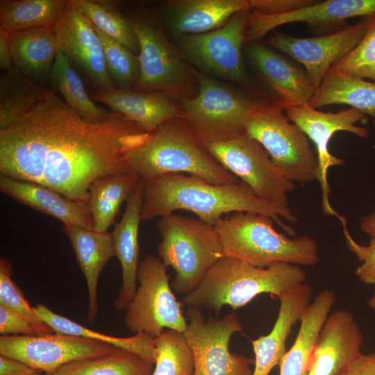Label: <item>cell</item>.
<instances>
[{"instance_id":"cell-30","label":"cell","mask_w":375,"mask_h":375,"mask_svg":"<svg viewBox=\"0 0 375 375\" xmlns=\"http://www.w3.org/2000/svg\"><path fill=\"white\" fill-rule=\"evenodd\" d=\"M309 105L345 104L375 118V82L328 70Z\"/></svg>"},{"instance_id":"cell-45","label":"cell","mask_w":375,"mask_h":375,"mask_svg":"<svg viewBox=\"0 0 375 375\" xmlns=\"http://www.w3.org/2000/svg\"><path fill=\"white\" fill-rule=\"evenodd\" d=\"M40 372L22 361L0 355V375H31Z\"/></svg>"},{"instance_id":"cell-25","label":"cell","mask_w":375,"mask_h":375,"mask_svg":"<svg viewBox=\"0 0 375 375\" xmlns=\"http://www.w3.org/2000/svg\"><path fill=\"white\" fill-rule=\"evenodd\" d=\"M251 10L249 0H176L165 6L162 15L168 29L179 36L212 31Z\"/></svg>"},{"instance_id":"cell-27","label":"cell","mask_w":375,"mask_h":375,"mask_svg":"<svg viewBox=\"0 0 375 375\" xmlns=\"http://www.w3.org/2000/svg\"><path fill=\"white\" fill-rule=\"evenodd\" d=\"M8 38L14 66L33 81L48 85L58 50L53 28L10 33Z\"/></svg>"},{"instance_id":"cell-11","label":"cell","mask_w":375,"mask_h":375,"mask_svg":"<svg viewBox=\"0 0 375 375\" xmlns=\"http://www.w3.org/2000/svg\"><path fill=\"white\" fill-rule=\"evenodd\" d=\"M186 314L183 334L193 356L192 375H252V360L229 351L232 335L243 330L235 313L206 319L202 310L188 307Z\"/></svg>"},{"instance_id":"cell-3","label":"cell","mask_w":375,"mask_h":375,"mask_svg":"<svg viewBox=\"0 0 375 375\" xmlns=\"http://www.w3.org/2000/svg\"><path fill=\"white\" fill-rule=\"evenodd\" d=\"M306 279V273L300 265L279 262L260 267L223 256L197 287L183 297L182 303L188 307L209 310L219 317L224 306L235 310L261 294L278 297L305 283Z\"/></svg>"},{"instance_id":"cell-37","label":"cell","mask_w":375,"mask_h":375,"mask_svg":"<svg viewBox=\"0 0 375 375\" xmlns=\"http://www.w3.org/2000/svg\"><path fill=\"white\" fill-rule=\"evenodd\" d=\"M155 363L151 375H192L194 359L184 334L166 329L155 338Z\"/></svg>"},{"instance_id":"cell-6","label":"cell","mask_w":375,"mask_h":375,"mask_svg":"<svg viewBox=\"0 0 375 375\" xmlns=\"http://www.w3.org/2000/svg\"><path fill=\"white\" fill-rule=\"evenodd\" d=\"M157 227L162 237L157 245L158 256L176 273L172 289L188 295L223 257L218 234L213 225L198 217L174 213L160 217Z\"/></svg>"},{"instance_id":"cell-4","label":"cell","mask_w":375,"mask_h":375,"mask_svg":"<svg viewBox=\"0 0 375 375\" xmlns=\"http://www.w3.org/2000/svg\"><path fill=\"white\" fill-rule=\"evenodd\" d=\"M124 159L131 171L144 181L188 173L212 184L239 182L179 119L145 133L126 150Z\"/></svg>"},{"instance_id":"cell-5","label":"cell","mask_w":375,"mask_h":375,"mask_svg":"<svg viewBox=\"0 0 375 375\" xmlns=\"http://www.w3.org/2000/svg\"><path fill=\"white\" fill-rule=\"evenodd\" d=\"M270 217L235 212L220 218L214 227L223 256L235 258L256 267L274 262L312 266L319 261L316 241L307 235L288 237L274 228Z\"/></svg>"},{"instance_id":"cell-8","label":"cell","mask_w":375,"mask_h":375,"mask_svg":"<svg viewBox=\"0 0 375 375\" xmlns=\"http://www.w3.org/2000/svg\"><path fill=\"white\" fill-rule=\"evenodd\" d=\"M204 147L226 169L247 184L259 199L281 209L286 220L292 223L297 221L288 199V194L296 188L295 183L275 166L256 140L244 132Z\"/></svg>"},{"instance_id":"cell-46","label":"cell","mask_w":375,"mask_h":375,"mask_svg":"<svg viewBox=\"0 0 375 375\" xmlns=\"http://www.w3.org/2000/svg\"><path fill=\"white\" fill-rule=\"evenodd\" d=\"M13 67L8 33L0 28V69L3 72L9 70Z\"/></svg>"},{"instance_id":"cell-44","label":"cell","mask_w":375,"mask_h":375,"mask_svg":"<svg viewBox=\"0 0 375 375\" xmlns=\"http://www.w3.org/2000/svg\"><path fill=\"white\" fill-rule=\"evenodd\" d=\"M340 375H375V352L362 353Z\"/></svg>"},{"instance_id":"cell-20","label":"cell","mask_w":375,"mask_h":375,"mask_svg":"<svg viewBox=\"0 0 375 375\" xmlns=\"http://www.w3.org/2000/svg\"><path fill=\"white\" fill-rule=\"evenodd\" d=\"M375 15V0H327L290 12L266 15L250 12L246 39L257 42L275 28L292 22L335 24L355 17Z\"/></svg>"},{"instance_id":"cell-40","label":"cell","mask_w":375,"mask_h":375,"mask_svg":"<svg viewBox=\"0 0 375 375\" xmlns=\"http://www.w3.org/2000/svg\"><path fill=\"white\" fill-rule=\"evenodd\" d=\"M330 69L375 82V17L358 45Z\"/></svg>"},{"instance_id":"cell-9","label":"cell","mask_w":375,"mask_h":375,"mask_svg":"<svg viewBox=\"0 0 375 375\" xmlns=\"http://www.w3.org/2000/svg\"><path fill=\"white\" fill-rule=\"evenodd\" d=\"M245 133L267 151L272 162L293 182L317 180V153L307 135L274 104H263L247 119Z\"/></svg>"},{"instance_id":"cell-49","label":"cell","mask_w":375,"mask_h":375,"mask_svg":"<svg viewBox=\"0 0 375 375\" xmlns=\"http://www.w3.org/2000/svg\"><path fill=\"white\" fill-rule=\"evenodd\" d=\"M31 375H52V374H42L41 372H37V373H34L33 374H31Z\"/></svg>"},{"instance_id":"cell-34","label":"cell","mask_w":375,"mask_h":375,"mask_svg":"<svg viewBox=\"0 0 375 375\" xmlns=\"http://www.w3.org/2000/svg\"><path fill=\"white\" fill-rule=\"evenodd\" d=\"M33 310L39 319L49 325L54 332L109 344L137 353L155 363V338L149 335L137 333L128 338L112 336L88 328L58 315L44 304H37Z\"/></svg>"},{"instance_id":"cell-7","label":"cell","mask_w":375,"mask_h":375,"mask_svg":"<svg viewBox=\"0 0 375 375\" xmlns=\"http://www.w3.org/2000/svg\"><path fill=\"white\" fill-rule=\"evenodd\" d=\"M198 92L182 99L179 120L202 144L244 133L251 114L265 104L195 72Z\"/></svg>"},{"instance_id":"cell-17","label":"cell","mask_w":375,"mask_h":375,"mask_svg":"<svg viewBox=\"0 0 375 375\" xmlns=\"http://www.w3.org/2000/svg\"><path fill=\"white\" fill-rule=\"evenodd\" d=\"M52 28L58 49L96 92L115 88L106 68L101 39L92 23L76 8L72 0Z\"/></svg>"},{"instance_id":"cell-47","label":"cell","mask_w":375,"mask_h":375,"mask_svg":"<svg viewBox=\"0 0 375 375\" xmlns=\"http://www.w3.org/2000/svg\"><path fill=\"white\" fill-rule=\"evenodd\" d=\"M360 228L371 238L375 236V212L361 218Z\"/></svg>"},{"instance_id":"cell-12","label":"cell","mask_w":375,"mask_h":375,"mask_svg":"<svg viewBox=\"0 0 375 375\" xmlns=\"http://www.w3.org/2000/svg\"><path fill=\"white\" fill-rule=\"evenodd\" d=\"M130 20L140 47V75L133 90L160 92L171 99H186L192 86V72L177 49L152 20L145 17Z\"/></svg>"},{"instance_id":"cell-1","label":"cell","mask_w":375,"mask_h":375,"mask_svg":"<svg viewBox=\"0 0 375 375\" xmlns=\"http://www.w3.org/2000/svg\"><path fill=\"white\" fill-rule=\"evenodd\" d=\"M146 133L116 112L103 124L87 122L49 88L31 110L0 130V172L87 203L94 180L131 172L125 151Z\"/></svg>"},{"instance_id":"cell-22","label":"cell","mask_w":375,"mask_h":375,"mask_svg":"<svg viewBox=\"0 0 375 375\" xmlns=\"http://www.w3.org/2000/svg\"><path fill=\"white\" fill-rule=\"evenodd\" d=\"M312 290L306 283L278 297L280 307L272 331L252 340L255 367L252 375H269L286 353L285 343L292 326L310 303Z\"/></svg>"},{"instance_id":"cell-43","label":"cell","mask_w":375,"mask_h":375,"mask_svg":"<svg viewBox=\"0 0 375 375\" xmlns=\"http://www.w3.org/2000/svg\"><path fill=\"white\" fill-rule=\"evenodd\" d=\"M0 333L3 335H38L28 319L2 306H0Z\"/></svg>"},{"instance_id":"cell-23","label":"cell","mask_w":375,"mask_h":375,"mask_svg":"<svg viewBox=\"0 0 375 375\" xmlns=\"http://www.w3.org/2000/svg\"><path fill=\"white\" fill-rule=\"evenodd\" d=\"M94 98L149 133L181 117L180 107L160 92L113 88L96 92Z\"/></svg>"},{"instance_id":"cell-36","label":"cell","mask_w":375,"mask_h":375,"mask_svg":"<svg viewBox=\"0 0 375 375\" xmlns=\"http://www.w3.org/2000/svg\"><path fill=\"white\" fill-rule=\"evenodd\" d=\"M76 8L100 31L134 53H139L138 36L130 19L108 1L72 0Z\"/></svg>"},{"instance_id":"cell-41","label":"cell","mask_w":375,"mask_h":375,"mask_svg":"<svg viewBox=\"0 0 375 375\" xmlns=\"http://www.w3.org/2000/svg\"><path fill=\"white\" fill-rule=\"evenodd\" d=\"M338 218L342 224L349 250L363 262L356 269L355 274L362 283L375 285V236L371 238L369 246L360 245L353 239L348 231L344 217L339 215Z\"/></svg>"},{"instance_id":"cell-26","label":"cell","mask_w":375,"mask_h":375,"mask_svg":"<svg viewBox=\"0 0 375 375\" xmlns=\"http://www.w3.org/2000/svg\"><path fill=\"white\" fill-rule=\"evenodd\" d=\"M62 230L69 240L86 281L88 292L86 319L93 322L99 313L97 288L101 272L109 260L115 256L112 234L75 225H64Z\"/></svg>"},{"instance_id":"cell-38","label":"cell","mask_w":375,"mask_h":375,"mask_svg":"<svg viewBox=\"0 0 375 375\" xmlns=\"http://www.w3.org/2000/svg\"><path fill=\"white\" fill-rule=\"evenodd\" d=\"M93 27L102 42L106 68L115 88L134 89L140 75L138 56Z\"/></svg>"},{"instance_id":"cell-14","label":"cell","mask_w":375,"mask_h":375,"mask_svg":"<svg viewBox=\"0 0 375 375\" xmlns=\"http://www.w3.org/2000/svg\"><path fill=\"white\" fill-rule=\"evenodd\" d=\"M115 348L109 344L56 332L0 337V355L49 374L70 362L106 356Z\"/></svg>"},{"instance_id":"cell-32","label":"cell","mask_w":375,"mask_h":375,"mask_svg":"<svg viewBox=\"0 0 375 375\" xmlns=\"http://www.w3.org/2000/svg\"><path fill=\"white\" fill-rule=\"evenodd\" d=\"M69 0H1L0 28L8 33L49 27L65 12Z\"/></svg>"},{"instance_id":"cell-31","label":"cell","mask_w":375,"mask_h":375,"mask_svg":"<svg viewBox=\"0 0 375 375\" xmlns=\"http://www.w3.org/2000/svg\"><path fill=\"white\" fill-rule=\"evenodd\" d=\"M49 84L50 88L59 93L65 102L87 122L103 124L114 114L99 107L92 101L79 75L59 49L51 69Z\"/></svg>"},{"instance_id":"cell-18","label":"cell","mask_w":375,"mask_h":375,"mask_svg":"<svg viewBox=\"0 0 375 375\" xmlns=\"http://www.w3.org/2000/svg\"><path fill=\"white\" fill-rule=\"evenodd\" d=\"M362 333L344 309L329 314L313 346L308 375H340L361 354Z\"/></svg>"},{"instance_id":"cell-10","label":"cell","mask_w":375,"mask_h":375,"mask_svg":"<svg viewBox=\"0 0 375 375\" xmlns=\"http://www.w3.org/2000/svg\"><path fill=\"white\" fill-rule=\"evenodd\" d=\"M138 286L125 309L124 324L135 334L144 333L154 338L164 328L183 333L187 321L182 302L178 301L169 283L167 267L151 254L140 262L138 271Z\"/></svg>"},{"instance_id":"cell-15","label":"cell","mask_w":375,"mask_h":375,"mask_svg":"<svg viewBox=\"0 0 375 375\" xmlns=\"http://www.w3.org/2000/svg\"><path fill=\"white\" fill-rule=\"evenodd\" d=\"M284 110L290 121L297 124L315 144L318 160L317 180L322 190V211L326 215L338 217L340 215L329 201L328 171L331 167L343 165L344 160L330 152L329 142L333 134L338 131H347L367 138L369 136L368 129L358 126L356 124L366 123L367 115L353 108L337 112H324L312 108L308 103Z\"/></svg>"},{"instance_id":"cell-48","label":"cell","mask_w":375,"mask_h":375,"mask_svg":"<svg viewBox=\"0 0 375 375\" xmlns=\"http://www.w3.org/2000/svg\"><path fill=\"white\" fill-rule=\"evenodd\" d=\"M367 304L371 309L375 310V292H374L373 295L369 299Z\"/></svg>"},{"instance_id":"cell-13","label":"cell","mask_w":375,"mask_h":375,"mask_svg":"<svg viewBox=\"0 0 375 375\" xmlns=\"http://www.w3.org/2000/svg\"><path fill=\"white\" fill-rule=\"evenodd\" d=\"M249 11L240 12L212 31L179 35L176 48L197 67L226 80L243 83L247 72L242 56Z\"/></svg>"},{"instance_id":"cell-2","label":"cell","mask_w":375,"mask_h":375,"mask_svg":"<svg viewBox=\"0 0 375 375\" xmlns=\"http://www.w3.org/2000/svg\"><path fill=\"white\" fill-rule=\"evenodd\" d=\"M142 181L144 202L141 220L143 222L184 210L214 226L224 215L252 212L270 217L289 235H294L293 230L279 217L286 220L285 213L259 199L242 181L217 185L183 174H169Z\"/></svg>"},{"instance_id":"cell-42","label":"cell","mask_w":375,"mask_h":375,"mask_svg":"<svg viewBox=\"0 0 375 375\" xmlns=\"http://www.w3.org/2000/svg\"><path fill=\"white\" fill-rule=\"evenodd\" d=\"M315 0H249L252 12L266 15H281L310 6Z\"/></svg>"},{"instance_id":"cell-35","label":"cell","mask_w":375,"mask_h":375,"mask_svg":"<svg viewBox=\"0 0 375 375\" xmlns=\"http://www.w3.org/2000/svg\"><path fill=\"white\" fill-rule=\"evenodd\" d=\"M153 369V362L116 347L106 356L67 364L52 375H151Z\"/></svg>"},{"instance_id":"cell-24","label":"cell","mask_w":375,"mask_h":375,"mask_svg":"<svg viewBox=\"0 0 375 375\" xmlns=\"http://www.w3.org/2000/svg\"><path fill=\"white\" fill-rule=\"evenodd\" d=\"M0 190L19 203L59 219L64 225L93 229L87 203L70 199L49 187L1 174Z\"/></svg>"},{"instance_id":"cell-33","label":"cell","mask_w":375,"mask_h":375,"mask_svg":"<svg viewBox=\"0 0 375 375\" xmlns=\"http://www.w3.org/2000/svg\"><path fill=\"white\" fill-rule=\"evenodd\" d=\"M49 88L29 78L15 66L3 71L0 74V130L31 110Z\"/></svg>"},{"instance_id":"cell-29","label":"cell","mask_w":375,"mask_h":375,"mask_svg":"<svg viewBox=\"0 0 375 375\" xmlns=\"http://www.w3.org/2000/svg\"><path fill=\"white\" fill-rule=\"evenodd\" d=\"M141 178L134 172H124L99 177L90 185L88 206L93 229L106 232L115 222L120 207L126 201Z\"/></svg>"},{"instance_id":"cell-28","label":"cell","mask_w":375,"mask_h":375,"mask_svg":"<svg viewBox=\"0 0 375 375\" xmlns=\"http://www.w3.org/2000/svg\"><path fill=\"white\" fill-rule=\"evenodd\" d=\"M335 302L334 292L324 289L304 309L296 339L278 365L280 375H308L313 346Z\"/></svg>"},{"instance_id":"cell-21","label":"cell","mask_w":375,"mask_h":375,"mask_svg":"<svg viewBox=\"0 0 375 375\" xmlns=\"http://www.w3.org/2000/svg\"><path fill=\"white\" fill-rule=\"evenodd\" d=\"M144 202L143 181L141 178L126 200L125 212L111 233L115 256L122 271V286L113 306L117 310H125L132 300L137 285L140 262L138 232L141 210Z\"/></svg>"},{"instance_id":"cell-39","label":"cell","mask_w":375,"mask_h":375,"mask_svg":"<svg viewBox=\"0 0 375 375\" xmlns=\"http://www.w3.org/2000/svg\"><path fill=\"white\" fill-rule=\"evenodd\" d=\"M11 262L5 258H0V306L15 311L32 324L38 335L54 333L53 330L35 315L24 296L23 292L12 279Z\"/></svg>"},{"instance_id":"cell-19","label":"cell","mask_w":375,"mask_h":375,"mask_svg":"<svg viewBox=\"0 0 375 375\" xmlns=\"http://www.w3.org/2000/svg\"><path fill=\"white\" fill-rule=\"evenodd\" d=\"M247 54L272 90L274 106L285 110L303 106L312 99L316 88L304 69L258 42L250 44Z\"/></svg>"},{"instance_id":"cell-16","label":"cell","mask_w":375,"mask_h":375,"mask_svg":"<svg viewBox=\"0 0 375 375\" xmlns=\"http://www.w3.org/2000/svg\"><path fill=\"white\" fill-rule=\"evenodd\" d=\"M375 15L364 17L356 24L326 35L297 38L274 32L266 43L301 63L316 90L336 62L347 56L361 41Z\"/></svg>"}]
</instances>
